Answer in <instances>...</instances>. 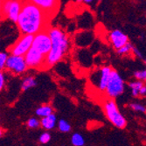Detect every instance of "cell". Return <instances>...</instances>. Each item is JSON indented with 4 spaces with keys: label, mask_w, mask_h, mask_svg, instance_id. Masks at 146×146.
<instances>
[{
    "label": "cell",
    "mask_w": 146,
    "mask_h": 146,
    "mask_svg": "<svg viewBox=\"0 0 146 146\" xmlns=\"http://www.w3.org/2000/svg\"><path fill=\"white\" fill-rule=\"evenodd\" d=\"M48 19V13L37 6L33 1H25L17 25L21 35H36L47 30L46 26Z\"/></svg>",
    "instance_id": "1"
},
{
    "label": "cell",
    "mask_w": 146,
    "mask_h": 146,
    "mask_svg": "<svg viewBox=\"0 0 146 146\" xmlns=\"http://www.w3.org/2000/svg\"><path fill=\"white\" fill-rule=\"evenodd\" d=\"M48 33L52 39V50L46 60V68H51L59 62L69 49L68 38L61 29L54 27L48 29Z\"/></svg>",
    "instance_id": "2"
},
{
    "label": "cell",
    "mask_w": 146,
    "mask_h": 146,
    "mask_svg": "<svg viewBox=\"0 0 146 146\" xmlns=\"http://www.w3.org/2000/svg\"><path fill=\"white\" fill-rule=\"evenodd\" d=\"M104 113L109 119V121L115 127L123 129L127 125L125 117L120 113L115 102L113 99H107L103 102Z\"/></svg>",
    "instance_id": "3"
},
{
    "label": "cell",
    "mask_w": 146,
    "mask_h": 146,
    "mask_svg": "<svg viewBox=\"0 0 146 146\" xmlns=\"http://www.w3.org/2000/svg\"><path fill=\"white\" fill-rule=\"evenodd\" d=\"M35 35H21L18 40L9 47L11 55L25 57L33 46Z\"/></svg>",
    "instance_id": "4"
},
{
    "label": "cell",
    "mask_w": 146,
    "mask_h": 146,
    "mask_svg": "<svg viewBox=\"0 0 146 146\" xmlns=\"http://www.w3.org/2000/svg\"><path fill=\"white\" fill-rule=\"evenodd\" d=\"M112 70L113 69L109 66L101 68L90 76V82H92V84H94L96 88H98V90L102 92L106 91Z\"/></svg>",
    "instance_id": "5"
},
{
    "label": "cell",
    "mask_w": 146,
    "mask_h": 146,
    "mask_svg": "<svg viewBox=\"0 0 146 146\" xmlns=\"http://www.w3.org/2000/svg\"><path fill=\"white\" fill-rule=\"evenodd\" d=\"M124 91V82L122 77L115 70H112L110 79L106 88V94L110 99H114L120 95H122Z\"/></svg>",
    "instance_id": "6"
},
{
    "label": "cell",
    "mask_w": 146,
    "mask_h": 146,
    "mask_svg": "<svg viewBox=\"0 0 146 146\" xmlns=\"http://www.w3.org/2000/svg\"><path fill=\"white\" fill-rule=\"evenodd\" d=\"M52 39L48 33V29L38 33L34 36V40L32 47L40 52L45 57H47L49 54V52L52 50Z\"/></svg>",
    "instance_id": "7"
},
{
    "label": "cell",
    "mask_w": 146,
    "mask_h": 146,
    "mask_svg": "<svg viewBox=\"0 0 146 146\" xmlns=\"http://www.w3.org/2000/svg\"><path fill=\"white\" fill-rule=\"evenodd\" d=\"M2 14L5 15V19L11 20L12 22H18L19 14L23 7V2L15 1V0H7L1 3Z\"/></svg>",
    "instance_id": "8"
},
{
    "label": "cell",
    "mask_w": 146,
    "mask_h": 146,
    "mask_svg": "<svg viewBox=\"0 0 146 146\" xmlns=\"http://www.w3.org/2000/svg\"><path fill=\"white\" fill-rule=\"evenodd\" d=\"M46 57H45L40 52H38L37 49L33 47H32L25 56V60L26 62L27 67L35 69L46 68Z\"/></svg>",
    "instance_id": "9"
},
{
    "label": "cell",
    "mask_w": 146,
    "mask_h": 146,
    "mask_svg": "<svg viewBox=\"0 0 146 146\" xmlns=\"http://www.w3.org/2000/svg\"><path fill=\"white\" fill-rule=\"evenodd\" d=\"M5 68L15 74H20L27 70L28 67L25 60V57L10 55L6 61Z\"/></svg>",
    "instance_id": "10"
},
{
    "label": "cell",
    "mask_w": 146,
    "mask_h": 146,
    "mask_svg": "<svg viewBox=\"0 0 146 146\" xmlns=\"http://www.w3.org/2000/svg\"><path fill=\"white\" fill-rule=\"evenodd\" d=\"M110 38L111 44L113 45L114 48L116 49V51L121 49L122 47H123L129 43L128 36L119 30H115L111 32Z\"/></svg>",
    "instance_id": "11"
},
{
    "label": "cell",
    "mask_w": 146,
    "mask_h": 146,
    "mask_svg": "<svg viewBox=\"0 0 146 146\" xmlns=\"http://www.w3.org/2000/svg\"><path fill=\"white\" fill-rule=\"evenodd\" d=\"M33 2L50 15V13L55 12L59 7V2L54 0H33Z\"/></svg>",
    "instance_id": "12"
},
{
    "label": "cell",
    "mask_w": 146,
    "mask_h": 146,
    "mask_svg": "<svg viewBox=\"0 0 146 146\" xmlns=\"http://www.w3.org/2000/svg\"><path fill=\"white\" fill-rule=\"evenodd\" d=\"M56 122H57V119H56V116L55 115L52 114L46 117H44L41 119L40 121V125L46 130H49V129H54L56 125Z\"/></svg>",
    "instance_id": "13"
},
{
    "label": "cell",
    "mask_w": 146,
    "mask_h": 146,
    "mask_svg": "<svg viewBox=\"0 0 146 146\" xmlns=\"http://www.w3.org/2000/svg\"><path fill=\"white\" fill-rule=\"evenodd\" d=\"M52 114V109L49 105H42L36 110V115L42 118L46 117Z\"/></svg>",
    "instance_id": "14"
},
{
    "label": "cell",
    "mask_w": 146,
    "mask_h": 146,
    "mask_svg": "<svg viewBox=\"0 0 146 146\" xmlns=\"http://www.w3.org/2000/svg\"><path fill=\"white\" fill-rule=\"evenodd\" d=\"M37 84L36 82V80L33 77V76H29V77H26L23 82H22V85H21V89L23 91H25V90H27L31 88H33L35 87Z\"/></svg>",
    "instance_id": "15"
},
{
    "label": "cell",
    "mask_w": 146,
    "mask_h": 146,
    "mask_svg": "<svg viewBox=\"0 0 146 146\" xmlns=\"http://www.w3.org/2000/svg\"><path fill=\"white\" fill-rule=\"evenodd\" d=\"M129 88H131V94L133 96L137 97L139 96V91L140 89L144 86L143 82H140V81H137V82H131L129 84Z\"/></svg>",
    "instance_id": "16"
},
{
    "label": "cell",
    "mask_w": 146,
    "mask_h": 146,
    "mask_svg": "<svg viewBox=\"0 0 146 146\" xmlns=\"http://www.w3.org/2000/svg\"><path fill=\"white\" fill-rule=\"evenodd\" d=\"M71 142H72L73 145H74V146H83L85 143V140H84L83 137L82 135H80L79 133H74L72 136Z\"/></svg>",
    "instance_id": "17"
},
{
    "label": "cell",
    "mask_w": 146,
    "mask_h": 146,
    "mask_svg": "<svg viewBox=\"0 0 146 146\" xmlns=\"http://www.w3.org/2000/svg\"><path fill=\"white\" fill-rule=\"evenodd\" d=\"M133 46H134L133 45L129 42L126 46H124L121 49L117 50L118 54H120V55H127V54H129L130 52H131L132 54H133Z\"/></svg>",
    "instance_id": "18"
},
{
    "label": "cell",
    "mask_w": 146,
    "mask_h": 146,
    "mask_svg": "<svg viewBox=\"0 0 146 146\" xmlns=\"http://www.w3.org/2000/svg\"><path fill=\"white\" fill-rule=\"evenodd\" d=\"M58 126H59V129L62 132H69L71 130V126L70 124L65 120H60L58 123Z\"/></svg>",
    "instance_id": "19"
},
{
    "label": "cell",
    "mask_w": 146,
    "mask_h": 146,
    "mask_svg": "<svg viewBox=\"0 0 146 146\" xmlns=\"http://www.w3.org/2000/svg\"><path fill=\"white\" fill-rule=\"evenodd\" d=\"M134 76L140 82H146V70L136 71L134 73Z\"/></svg>",
    "instance_id": "20"
},
{
    "label": "cell",
    "mask_w": 146,
    "mask_h": 146,
    "mask_svg": "<svg viewBox=\"0 0 146 146\" xmlns=\"http://www.w3.org/2000/svg\"><path fill=\"white\" fill-rule=\"evenodd\" d=\"M129 108L132 109L135 111H139V112H146V108L144 106L139 104V103H131L129 104Z\"/></svg>",
    "instance_id": "21"
},
{
    "label": "cell",
    "mask_w": 146,
    "mask_h": 146,
    "mask_svg": "<svg viewBox=\"0 0 146 146\" xmlns=\"http://www.w3.org/2000/svg\"><path fill=\"white\" fill-rule=\"evenodd\" d=\"M26 124H27V126L31 129H36L40 125V122L37 120L36 118H30Z\"/></svg>",
    "instance_id": "22"
},
{
    "label": "cell",
    "mask_w": 146,
    "mask_h": 146,
    "mask_svg": "<svg viewBox=\"0 0 146 146\" xmlns=\"http://www.w3.org/2000/svg\"><path fill=\"white\" fill-rule=\"evenodd\" d=\"M8 57L9 56L6 52H1V54H0V68H1V70L5 68Z\"/></svg>",
    "instance_id": "23"
},
{
    "label": "cell",
    "mask_w": 146,
    "mask_h": 146,
    "mask_svg": "<svg viewBox=\"0 0 146 146\" xmlns=\"http://www.w3.org/2000/svg\"><path fill=\"white\" fill-rule=\"evenodd\" d=\"M51 139V136L48 132H45V133L41 134L39 137V142L41 143H47Z\"/></svg>",
    "instance_id": "24"
},
{
    "label": "cell",
    "mask_w": 146,
    "mask_h": 146,
    "mask_svg": "<svg viewBox=\"0 0 146 146\" xmlns=\"http://www.w3.org/2000/svg\"><path fill=\"white\" fill-rule=\"evenodd\" d=\"M133 54H135L136 56H137V57L140 58V59H143V58L142 52H141L137 47H135V46H133Z\"/></svg>",
    "instance_id": "25"
},
{
    "label": "cell",
    "mask_w": 146,
    "mask_h": 146,
    "mask_svg": "<svg viewBox=\"0 0 146 146\" xmlns=\"http://www.w3.org/2000/svg\"><path fill=\"white\" fill-rule=\"evenodd\" d=\"M5 85V76L3 73H0V88H3Z\"/></svg>",
    "instance_id": "26"
},
{
    "label": "cell",
    "mask_w": 146,
    "mask_h": 146,
    "mask_svg": "<svg viewBox=\"0 0 146 146\" xmlns=\"http://www.w3.org/2000/svg\"><path fill=\"white\" fill-rule=\"evenodd\" d=\"M145 95H146V86H143L139 91V96H145Z\"/></svg>",
    "instance_id": "27"
},
{
    "label": "cell",
    "mask_w": 146,
    "mask_h": 146,
    "mask_svg": "<svg viewBox=\"0 0 146 146\" xmlns=\"http://www.w3.org/2000/svg\"><path fill=\"white\" fill-rule=\"evenodd\" d=\"M93 1L92 0H85V1H83V3H86V4H91Z\"/></svg>",
    "instance_id": "28"
},
{
    "label": "cell",
    "mask_w": 146,
    "mask_h": 146,
    "mask_svg": "<svg viewBox=\"0 0 146 146\" xmlns=\"http://www.w3.org/2000/svg\"><path fill=\"white\" fill-rule=\"evenodd\" d=\"M143 63H144L145 67H146V58H145V59H143Z\"/></svg>",
    "instance_id": "29"
}]
</instances>
